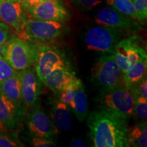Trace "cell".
Masks as SVG:
<instances>
[{"label":"cell","mask_w":147,"mask_h":147,"mask_svg":"<svg viewBox=\"0 0 147 147\" xmlns=\"http://www.w3.org/2000/svg\"><path fill=\"white\" fill-rule=\"evenodd\" d=\"M89 137L94 147L127 146L128 120L117 114L100 109L87 115Z\"/></svg>","instance_id":"6da1fadb"},{"label":"cell","mask_w":147,"mask_h":147,"mask_svg":"<svg viewBox=\"0 0 147 147\" xmlns=\"http://www.w3.org/2000/svg\"><path fill=\"white\" fill-rule=\"evenodd\" d=\"M95 102L97 108L112 112L127 120L135 115L134 97L122 79L112 87L101 89Z\"/></svg>","instance_id":"7a4b0ae2"},{"label":"cell","mask_w":147,"mask_h":147,"mask_svg":"<svg viewBox=\"0 0 147 147\" xmlns=\"http://www.w3.org/2000/svg\"><path fill=\"white\" fill-rule=\"evenodd\" d=\"M2 56L15 70H24L36 63L38 57L36 45L32 41H25L18 37L10 36L5 43Z\"/></svg>","instance_id":"3957f363"},{"label":"cell","mask_w":147,"mask_h":147,"mask_svg":"<svg viewBox=\"0 0 147 147\" xmlns=\"http://www.w3.org/2000/svg\"><path fill=\"white\" fill-rule=\"evenodd\" d=\"M121 29L103 25L88 29L84 35V42L89 51L110 53L125 34Z\"/></svg>","instance_id":"277c9868"},{"label":"cell","mask_w":147,"mask_h":147,"mask_svg":"<svg viewBox=\"0 0 147 147\" xmlns=\"http://www.w3.org/2000/svg\"><path fill=\"white\" fill-rule=\"evenodd\" d=\"M65 27L63 23L27 18L24 25L23 36L36 43L47 44L63 36Z\"/></svg>","instance_id":"5b68a950"},{"label":"cell","mask_w":147,"mask_h":147,"mask_svg":"<svg viewBox=\"0 0 147 147\" xmlns=\"http://www.w3.org/2000/svg\"><path fill=\"white\" fill-rule=\"evenodd\" d=\"M140 40L138 36H132L119 40L114 47L111 54L122 73L136 62L147 58L146 51L140 46Z\"/></svg>","instance_id":"8992f818"},{"label":"cell","mask_w":147,"mask_h":147,"mask_svg":"<svg viewBox=\"0 0 147 147\" xmlns=\"http://www.w3.org/2000/svg\"><path fill=\"white\" fill-rule=\"evenodd\" d=\"M91 73L92 80L101 89L115 85L121 80L123 74L113 55L110 53H104L97 59Z\"/></svg>","instance_id":"52a82bcc"},{"label":"cell","mask_w":147,"mask_h":147,"mask_svg":"<svg viewBox=\"0 0 147 147\" xmlns=\"http://www.w3.org/2000/svg\"><path fill=\"white\" fill-rule=\"evenodd\" d=\"M36 48L38 57L34 65L35 71L41 80L55 68L69 66L65 55L57 48L42 43H38Z\"/></svg>","instance_id":"ba28073f"},{"label":"cell","mask_w":147,"mask_h":147,"mask_svg":"<svg viewBox=\"0 0 147 147\" xmlns=\"http://www.w3.org/2000/svg\"><path fill=\"white\" fill-rule=\"evenodd\" d=\"M27 125L32 136L53 139L58 134L53 121L38 106L33 108L27 115Z\"/></svg>","instance_id":"9c48e42d"},{"label":"cell","mask_w":147,"mask_h":147,"mask_svg":"<svg viewBox=\"0 0 147 147\" xmlns=\"http://www.w3.org/2000/svg\"><path fill=\"white\" fill-rule=\"evenodd\" d=\"M0 19L23 36L24 25L27 20V10L19 0H5L0 3Z\"/></svg>","instance_id":"30bf717a"},{"label":"cell","mask_w":147,"mask_h":147,"mask_svg":"<svg viewBox=\"0 0 147 147\" xmlns=\"http://www.w3.org/2000/svg\"><path fill=\"white\" fill-rule=\"evenodd\" d=\"M33 18L42 21L63 23L68 20L69 13L59 0H44L27 10Z\"/></svg>","instance_id":"8fae6325"},{"label":"cell","mask_w":147,"mask_h":147,"mask_svg":"<svg viewBox=\"0 0 147 147\" xmlns=\"http://www.w3.org/2000/svg\"><path fill=\"white\" fill-rule=\"evenodd\" d=\"M21 75V97L27 107L38 106V101L42 91V82L34 69L31 67L19 71Z\"/></svg>","instance_id":"7c38bea8"},{"label":"cell","mask_w":147,"mask_h":147,"mask_svg":"<svg viewBox=\"0 0 147 147\" xmlns=\"http://www.w3.org/2000/svg\"><path fill=\"white\" fill-rule=\"evenodd\" d=\"M99 25L114 27L123 31H134L138 29V24L133 18L121 13L113 8H102L97 12L94 17Z\"/></svg>","instance_id":"4fadbf2b"},{"label":"cell","mask_w":147,"mask_h":147,"mask_svg":"<svg viewBox=\"0 0 147 147\" xmlns=\"http://www.w3.org/2000/svg\"><path fill=\"white\" fill-rule=\"evenodd\" d=\"M76 78V72L69 66H62L55 68L46 75L42 82L51 91L57 94Z\"/></svg>","instance_id":"5bb4252c"},{"label":"cell","mask_w":147,"mask_h":147,"mask_svg":"<svg viewBox=\"0 0 147 147\" xmlns=\"http://www.w3.org/2000/svg\"><path fill=\"white\" fill-rule=\"evenodd\" d=\"M24 109L16 106L0 91V121L7 128L14 129L20 123Z\"/></svg>","instance_id":"9a60e30c"},{"label":"cell","mask_w":147,"mask_h":147,"mask_svg":"<svg viewBox=\"0 0 147 147\" xmlns=\"http://www.w3.org/2000/svg\"><path fill=\"white\" fill-rule=\"evenodd\" d=\"M69 107L74 112L77 120L83 122L88 115L87 97L82 80L79 79L76 89L74 93Z\"/></svg>","instance_id":"2e32d148"},{"label":"cell","mask_w":147,"mask_h":147,"mask_svg":"<svg viewBox=\"0 0 147 147\" xmlns=\"http://www.w3.org/2000/svg\"><path fill=\"white\" fill-rule=\"evenodd\" d=\"M0 91L17 107L24 109L21 97V75L19 71L0 84Z\"/></svg>","instance_id":"e0dca14e"},{"label":"cell","mask_w":147,"mask_h":147,"mask_svg":"<svg viewBox=\"0 0 147 147\" xmlns=\"http://www.w3.org/2000/svg\"><path fill=\"white\" fill-rule=\"evenodd\" d=\"M147 58H144L134 63L125 73H123L122 80L128 90L139 83L146 77Z\"/></svg>","instance_id":"ac0fdd59"},{"label":"cell","mask_w":147,"mask_h":147,"mask_svg":"<svg viewBox=\"0 0 147 147\" xmlns=\"http://www.w3.org/2000/svg\"><path fill=\"white\" fill-rule=\"evenodd\" d=\"M69 109V106L59 100H56L53 104V121L58 130L67 131L71 129V119Z\"/></svg>","instance_id":"d6986e66"},{"label":"cell","mask_w":147,"mask_h":147,"mask_svg":"<svg viewBox=\"0 0 147 147\" xmlns=\"http://www.w3.org/2000/svg\"><path fill=\"white\" fill-rule=\"evenodd\" d=\"M127 146L146 147L147 146V126L146 121L136 125L127 134Z\"/></svg>","instance_id":"ffe728a7"},{"label":"cell","mask_w":147,"mask_h":147,"mask_svg":"<svg viewBox=\"0 0 147 147\" xmlns=\"http://www.w3.org/2000/svg\"><path fill=\"white\" fill-rule=\"evenodd\" d=\"M106 1L111 8L136 20L133 0H106Z\"/></svg>","instance_id":"44dd1931"},{"label":"cell","mask_w":147,"mask_h":147,"mask_svg":"<svg viewBox=\"0 0 147 147\" xmlns=\"http://www.w3.org/2000/svg\"><path fill=\"white\" fill-rule=\"evenodd\" d=\"M24 145L18 140L16 132L0 134V147H22Z\"/></svg>","instance_id":"7402d4cb"},{"label":"cell","mask_w":147,"mask_h":147,"mask_svg":"<svg viewBox=\"0 0 147 147\" xmlns=\"http://www.w3.org/2000/svg\"><path fill=\"white\" fill-rule=\"evenodd\" d=\"M136 20L144 24L147 18V0H133Z\"/></svg>","instance_id":"603a6c76"},{"label":"cell","mask_w":147,"mask_h":147,"mask_svg":"<svg viewBox=\"0 0 147 147\" xmlns=\"http://www.w3.org/2000/svg\"><path fill=\"white\" fill-rule=\"evenodd\" d=\"M134 100V114L143 120L147 118V99L138 97Z\"/></svg>","instance_id":"cb8c5ba5"},{"label":"cell","mask_w":147,"mask_h":147,"mask_svg":"<svg viewBox=\"0 0 147 147\" xmlns=\"http://www.w3.org/2000/svg\"><path fill=\"white\" fill-rule=\"evenodd\" d=\"M18 71L9 65L2 55H0V84L7 78L16 74Z\"/></svg>","instance_id":"d4e9b609"},{"label":"cell","mask_w":147,"mask_h":147,"mask_svg":"<svg viewBox=\"0 0 147 147\" xmlns=\"http://www.w3.org/2000/svg\"><path fill=\"white\" fill-rule=\"evenodd\" d=\"M134 99L138 97L147 99V80L146 77L143 78L139 83L136 84L129 89Z\"/></svg>","instance_id":"484cf974"},{"label":"cell","mask_w":147,"mask_h":147,"mask_svg":"<svg viewBox=\"0 0 147 147\" xmlns=\"http://www.w3.org/2000/svg\"><path fill=\"white\" fill-rule=\"evenodd\" d=\"M71 1L82 11L91 10L102 3V0H71Z\"/></svg>","instance_id":"4316f807"},{"label":"cell","mask_w":147,"mask_h":147,"mask_svg":"<svg viewBox=\"0 0 147 147\" xmlns=\"http://www.w3.org/2000/svg\"><path fill=\"white\" fill-rule=\"evenodd\" d=\"M31 144L34 147H55L57 143L53 139L45 138L31 136Z\"/></svg>","instance_id":"83f0119b"},{"label":"cell","mask_w":147,"mask_h":147,"mask_svg":"<svg viewBox=\"0 0 147 147\" xmlns=\"http://www.w3.org/2000/svg\"><path fill=\"white\" fill-rule=\"evenodd\" d=\"M10 31L8 25L3 21H0V45H3L8 42L10 38Z\"/></svg>","instance_id":"f1b7e54d"},{"label":"cell","mask_w":147,"mask_h":147,"mask_svg":"<svg viewBox=\"0 0 147 147\" xmlns=\"http://www.w3.org/2000/svg\"><path fill=\"white\" fill-rule=\"evenodd\" d=\"M19 1L23 5L24 8L26 9V10H27L29 8L42 2L44 0H19Z\"/></svg>","instance_id":"f546056e"},{"label":"cell","mask_w":147,"mask_h":147,"mask_svg":"<svg viewBox=\"0 0 147 147\" xmlns=\"http://www.w3.org/2000/svg\"><path fill=\"white\" fill-rule=\"evenodd\" d=\"M70 146L71 147H85L86 145L85 141L82 138H73L70 142Z\"/></svg>","instance_id":"4dcf8cb0"},{"label":"cell","mask_w":147,"mask_h":147,"mask_svg":"<svg viewBox=\"0 0 147 147\" xmlns=\"http://www.w3.org/2000/svg\"><path fill=\"white\" fill-rule=\"evenodd\" d=\"M7 127L3 123V122H1V121H0V134L3 133V132H5L7 131Z\"/></svg>","instance_id":"1f68e13d"},{"label":"cell","mask_w":147,"mask_h":147,"mask_svg":"<svg viewBox=\"0 0 147 147\" xmlns=\"http://www.w3.org/2000/svg\"><path fill=\"white\" fill-rule=\"evenodd\" d=\"M5 44L3 45H0V55H3V53L5 51Z\"/></svg>","instance_id":"d6a6232c"},{"label":"cell","mask_w":147,"mask_h":147,"mask_svg":"<svg viewBox=\"0 0 147 147\" xmlns=\"http://www.w3.org/2000/svg\"><path fill=\"white\" fill-rule=\"evenodd\" d=\"M5 1V0H0V3H2L3 1Z\"/></svg>","instance_id":"836d02e7"}]
</instances>
